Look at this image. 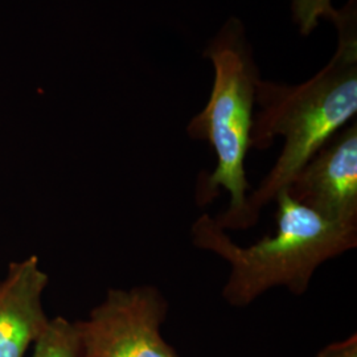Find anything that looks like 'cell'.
Here are the masks:
<instances>
[{"instance_id":"cell-2","label":"cell","mask_w":357,"mask_h":357,"mask_svg":"<svg viewBox=\"0 0 357 357\" xmlns=\"http://www.w3.org/2000/svg\"><path fill=\"white\" fill-rule=\"evenodd\" d=\"M274 202L275 233L249 246L234 243L215 217L206 213L192 224L193 246L229 264L222 299L231 307L250 306L278 287L301 296L323 264L357 246V222L326 220L294 202L284 191Z\"/></svg>"},{"instance_id":"cell-5","label":"cell","mask_w":357,"mask_h":357,"mask_svg":"<svg viewBox=\"0 0 357 357\" xmlns=\"http://www.w3.org/2000/svg\"><path fill=\"white\" fill-rule=\"evenodd\" d=\"M284 192L326 220L357 222L356 121L326 143Z\"/></svg>"},{"instance_id":"cell-8","label":"cell","mask_w":357,"mask_h":357,"mask_svg":"<svg viewBox=\"0 0 357 357\" xmlns=\"http://www.w3.org/2000/svg\"><path fill=\"white\" fill-rule=\"evenodd\" d=\"M332 0H291L294 23L302 35H310L321 19L332 20L336 15Z\"/></svg>"},{"instance_id":"cell-9","label":"cell","mask_w":357,"mask_h":357,"mask_svg":"<svg viewBox=\"0 0 357 357\" xmlns=\"http://www.w3.org/2000/svg\"><path fill=\"white\" fill-rule=\"evenodd\" d=\"M317 357H357L356 333H354L345 340L324 347L318 352Z\"/></svg>"},{"instance_id":"cell-4","label":"cell","mask_w":357,"mask_h":357,"mask_svg":"<svg viewBox=\"0 0 357 357\" xmlns=\"http://www.w3.org/2000/svg\"><path fill=\"white\" fill-rule=\"evenodd\" d=\"M168 308L153 284L109 290L88 319L76 323L81 357H178L162 335Z\"/></svg>"},{"instance_id":"cell-6","label":"cell","mask_w":357,"mask_h":357,"mask_svg":"<svg viewBox=\"0 0 357 357\" xmlns=\"http://www.w3.org/2000/svg\"><path fill=\"white\" fill-rule=\"evenodd\" d=\"M48 275L36 257L13 265L0 284V357H24L50 319L43 308Z\"/></svg>"},{"instance_id":"cell-3","label":"cell","mask_w":357,"mask_h":357,"mask_svg":"<svg viewBox=\"0 0 357 357\" xmlns=\"http://www.w3.org/2000/svg\"><path fill=\"white\" fill-rule=\"evenodd\" d=\"M204 56L215 69V79L204 109L187 128L192 139L209 143L216 167L203 174L196 187V200L209 204L220 192L229 193V205L218 216L224 230H237L250 185L245 160L250 150L257 84L261 79L243 23L230 19L221 28Z\"/></svg>"},{"instance_id":"cell-1","label":"cell","mask_w":357,"mask_h":357,"mask_svg":"<svg viewBox=\"0 0 357 357\" xmlns=\"http://www.w3.org/2000/svg\"><path fill=\"white\" fill-rule=\"evenodd\" d=\"M331 22L337 28V50L317 76L299 85L257 84L250 149H270L277 137L284 142L268 175L248 195L237 230L253 228L262 209L356 116L357 0H348Z\"/></svg>"},{"instance_id":"cell-7","label":"cell","mask_w":357,"mask_h":357,"mask_svg":"<svg viewBox=\"0 0 357 357\" xmlns=\"http://www.w3.org/2000/svg\"><path fill=\"white\" fill-rule=\"evenodd\" d=\"M32 357H81L76 323L61 317L50 320L35 342Z\"/></svg>"}]
</instances>
